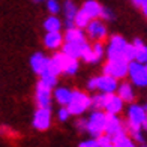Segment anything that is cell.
Masks as SVG:
<instances>
[{"instance_id": "1", "label": "cell", "mask_w": 147, "mask_h": 147, "mask_svg": "<svg viewBox=\"0 0 147 147\" xmlns=\"http://www.w3.org/2000/svg\"><path fill=\"white\" fill-rule=\"evenodd\" d=\"M78 69V62L77 59L69 57L68 54L65 53H59V54H54L50 59V74L51 75H57L60 72H66L72 75L75 74Z\"/></svg>"}, {"instance_id": "2", "label": "cell", "mask_w": 147, "mask_h": 147, "mask_svg": "<svg viewBox=\"0 0 147 147\" xmlns=\"http://www.w3.org/2000/svg\"><path fill=\"white\" fill-rule=\"evenodd\" d=\"M146 119H147L146 108H143L141 105H135V104L129 107L128 108V131L131 135L141 131Z\"/></svg>"}, {"instance_id": "3", "label": "cell", "mask_w": 147, "mask_h": 147, "mask_svg": "<svg viewBox=\"0 0 147 147\" xmlns=\"http://www.w3.org/2000/svg\"><path fill=\"white\" fill-rule=\"evenodd\" d=\"M129 71V62L125 59H117V60H108V63L104 66V74L111 75L114 78H123L128 75Z\"/></svg>"}, {"instance_id": "4", "label": "cell", "mask_w": 147, "mask_h": 147, "mask_svg": "<svg viewBox=\"0 0 147 147\" xmlns=\"http://www.w3.org/2000/svg\"><path fill=\"white\" fill-rule=\"evenodd\" d=\"M92 105V99L83 92H74L71 102L68 104V110L71 114H81Z\"/></svg>"}, {"instance_id": "5", "label": "cell", "mask_w": 147, "mask_h": 147, "mask_svg": "<svg viewBox=\"0 0 147 147\" xmlns=\"http://www.w3.org/2000/svg\"><path fill=\"white\" fill-rule=\"evenodd\" d=\"M105 123H107V114L96 110L92 113V116L87 120V132L92 137H99L102 132H105Z\"/></svg>"}, {"instance_id": "6", "label": "cell", "mask_w": 147, "mask_h": 147, "mask_svg": "<svg viewBox=\"0 0 147 147\" xmlns=\"http://www.w3.org/2000/svg\"><path fill=\"white\" fill-rule=\"evenodd\" d=\"M128 75L131 77L132 83L135 84V86H140V87H144V86H147V71H146V66H144L143 63L137 62V60H132V62H129Z\"/></svg>"}, {"instance_id": "7", "label": "cell", "mask_w": 147, "mask_h": 147, "mask_svg": "<svg viewBox=\"0 0 147 147\" xmlns=\"http://www.w3.org/2000/svg\"><path fill=\"white\" fill-rule=\"evenodd\" d=\"M105 134L110 135L111 140H116L119 137L125 135V129L122 128V122L119 120L116 114L107 113V123H105Z\"/></svg>"}, {"instance_id": "8", "label": "cell", "mask_w": 147, "mask_h": 147, "mask_svg": "<svg viewBox=\"0 0 147 147\" xmlns=\"http://www.w3.org/2000/svg\"><path fill=\"white\" fill-rule=\"evenodd\" d=\"M128 45L126 41L122 36H113L111 42L108 45V50H107V56H108V60H117V59H123V51L125 47Z\"/></svg>"}, {"instance_id": "9", "label": "cell", "mask_w": 147, "mask_h": 147, "mask_svg": "<svg viewBox=\"0 0 147 147\" xmlns=\"http://www.w3.org/2000/svg\"><path fill=\"white\" fill-rule=\"evenodd\" d=\"M51 125V111L47 107H39L33 116V126L38 131H45Z\"/></svg>"}, {"instance_id": "10", "label": "cell", "mask_w": 147, "mask_h": 147, "mask_svg": "<svg viewBox=\"0 0 147 147\" xmlns=\"http://www.w3.org/2000/svg\"><path fill=\"white\" fill-rule=\"evenodd\" d=\"M30 65H32V69L35 71L38 75H41V77L51 75L50 74V59L44 57L41 53H36V54L32 56Z\"/></svg>"}, {"instance_id": "11", "label": "cell", "mask_w": 147, "mask_h": 147, "mask_svg": "<svg viewBox=\"0 0 147 147\" xmlns=\"http://www.w3.org/2000/svg\"><path fill=\"white\" fill-rule=\"evenodd\" d=\"M50 98H51V86H48L44 80H39L36 84L38 107H47V108H50Z\"/></svg>"}, {"instance_id": "12", "label": "cell", "mask_w": 147, "mask_h": 147, "mask_svg": "<svg viewBox=\"0 0 147 147\" xmlns=\"http://www.w3.org/2000/svg\"><path fill=\"white\" fill-rule=\"evenodd\" d=\"M117 78L111 77V75H104L102 77H98V89L104 92V93H113L119 86H117Z\"/></svg>"}, {"instance_id": "13", "label": "cell", "mask_w": 147, "mask_h": 147, "mask_svg": "<svg viewBox=\"0 0 147 147\" xmlns=\"http://www.w3.org/2000/svg\"><path fill=\"white\" fill-rule=\"evenodd\" d=\"M86 29H87V33H89V36H90L92 39H102V38H105V35H107L105 26H104L101 21H98L96 18L92 20Z\"/></svg>"}, {"instance_id": "14", "label": "cell", "mask_w": 147, "mask_h": 147, "mask_svg": "<svg viewBox=\"0 0 147 147\" xmlns=\"http://www.w3.org/2000/svg\"><path fill=\"white\" fill-rule=\"evenodd\" d=\"M122 107H123V99L119 95L116 96V95H113V93H110L108 101H107L104 110L107 113H110V114H117V113L122 111Z\"/></svg>"}, {"instance_id": "15", "label": "cell", "mask_w": 147, "mask_h": 147, "mask_svg": "<svg viewBox=\"0 0 147 147\" xmlns=\"http://www.w3.org/2000/svg\"><path fill=\"white\" fill-rule=\"evenodd\" d=\"M84 45H86V42H83V44H78V42H65L62 50H63L65 54H68L69 57L78 59V57H81V53H83Z\"/></svg>"}, {"instance_id": "16", "label": "cell", "mask_w": 147, "mask_h": 147, "mask_svg": "<svg viewBox=\"0 0 147 147\" xmlns=\"http://www.w3.org/2000/svg\"><path fill=\"white\" fill-rule=\"evenodd\" d=\"M83 11H84L92 20H95V18H98V17H101V14H102V6L99 5L98 2H95V0H87V2L83 5Z\"/></svg>"}, {"instance_id": "17", "label": "cell", "mask_w": 147, "mask_h": 147, "mask_svg": "<svg viewBox=\"0 0 147 147\" xmlns=\"http://www.w3.org/2000/svg\"><path fill=\"white\" fill-rule=\"evenodd\" d=\"M65 38H62V35H60L59 32H48L45 35V39H44V42H45V47L47 48H50V50H56L59 48L60 45H62V41H63Z\"/></svg>"}, {"instance_id": "18", "label": "cell", "mask_w": 147, "mask_h": 147, "mask_svg": "<svg viewBox=\"0 0 147 147\" xmlns=\"http://www.w3.org/2000/svg\"><path fill=\"white\" fill-rule=\"evenodd\" d=\"M65 41L66 42H78V44H83L86 42V39H84V35H83V32L80 27H71L66 30L65 33Z\"/></svg>"}, {"instance_id": "19", "label": "cell", "mask_w": 147, "mask_h": 147, "mask_svg": "<svg viewBox=\"0 0 147 147\" xmlns=\"http://www.w3.org/2000/svg\"><path fill=\"white\" fill-rule=\"evenodd\" d=\"M135 47V60L140 63H147V47L141 42V39H134Z\"/></svg>"}, {"instance_id": "20", "label": "cell", "mask_w": 147, "mask_h": 147, "mask_svg": "<svg viewBox=\"0 0 147 147\" xmlns=\"http://www.w3.org/2000/svg\"><path fill=\"white\" fill-rule=\"evenodd\" d=\"M72 95H74V92H71L69 89H66V87H60L54 92V98H56V101L59 104H62V105H68L71 102V99H72Z\"/></svg>"}, {"instance_id": "21", "label": "cell", "mask_w": 147, "mask_h": 147, "mask_svg": "<svg viewBox=\"0 0 147 147\" xmlns=\"http://www.w3.org/2000/svg\"><path fill=\"white\" fill-rule=\"evenodd\" d=\"M117 93H119V96L122 98L125 102H132L134 101V90L131 87V84H128V83L120 84L117 87Z\"/></svg>"}, {"instance_id": "22", "label": "cell", "mask_w": 147, "mask_h": 147, "mask_svg": "<svg viewBox=\"0 0 147 147\" xmlns=\"http://www.w3.org/2000/svg\"><path fill=\"white\" fill-rule=\"evenodd\" d=\"M63 11H65V17H66V21H74L77 15V8L71 0H66L65 5H63Z\"/></svg>"}, {"instance_id": "23", "label": "cell", "mask_w": 147, "mask_h": 147, "mask_svg": "<svg viewBox=\"0 0 147 147\" xmlns=\"http://www.w3.org/2000/svg\"><path fill=\"white\" fill-rule=\"evenodd\" d=\"M81 57H83V60H86L87 63H96L98 60H99V57L95 54V51H93V47H89L87 44H86L84 48H83Z\"/></svg>"}, {"instance_id": "24", "label": "cell", "mask_w": 147, "mask_h": 147, "mask_svg": "<svg viewBox=\"0 0 147 147\" xmlns=\"http://www.w3.org/2000/svg\"><path fill=\"white\" fill-rule=\"evenodd\" d=\"M90 20H92V18H90V17L81 9V11H78V12H77L75 20H74V21H75V26H77V27L84 29V27H87V26H89Z\"/></svg>"}, {"instance_id": "25", "label": "cell", "mask_w": 147, "mask_h": 147, "mask_svg": "<svg viewBox=\"0 0 147 147\" xmlns=\"http://www.w3.org/2000/svg\"><path fill=\"white\" fill-rule=\"evenodd\" d=\"M108 96H110V93H101V95H96L95 98H92V107L93 108H96V110H101L105 107L107 101H108Z\"/></svg>"}, {"instance_id": "26", "label": "cell", "mask_w": 147, "mask_h": 147, "mask_svg": "<svg viewBox=\"0 0 147 147\" xmlns=\"http://www.w3.org/2000/svg\"><path fill=\"white\" fill-rule=\"evenodd\" d=\"M60 20L56 18V17H50V18H47L45 20V23H44V27L47 32H59L60 30Z\"/></svg>"}, {"instance_id": "27", "label": "cell", "mask_w": 147, "mask_h": 147, "mask_svg": "<svg viewBox=\"0 0 147 147\" xmlns=\"http://www.w3.org/2000/svg\"><path fill=\"white\" fill-rule=\"evenodd\" d=\"M113 144H114V147H135V144H134L126 135L113 140Z\"/></svg>"}, {"instance_id": "28", "label": "cell", "mask_w": 147, "mask_h": 147, "mask_svg": "<svg viewBox=\"0 0 147 147\" xmlns=\"http://www.w3.org/2000/svg\"><path fill=\"white\" fill-rule=\"evenodd\" d=\"M123 59H125V60H128V62H132V60H135V47H134V44H128V45L125 47Z\"/></svg>"}, {"instance_id": "29", "label": "cell", "mask_w": 147, "mask_h": 147, "mask_svg": "<svg viewBox=\"0 0 147 147\" xmlns=\"http://www.w3.org/2000/svg\"><path fill=\"white\" fill-rule=\"evenodd\" d=\"M98 144H99V147H107V146L113 144V140H111L110 135H99L98 137Z\"/></svg>"}, {"instance_id": "30", "label": "cell", "mask_w": 147, "mask_h": 147, "mask_svg": "<svg viewBox=\"0 0 147 147\" xmlns=\"http://www.w3.org/2000/svg\"><path fill=\"white\" fill-rule=\"evenodd\" d=\"M47 8H48V11L51 12V14H57V12L60 11V6H59V3L56 2V0H48V2H47Z\"/></svg>"}, {"instance_id": "31", "label": "cell", "mask_w": 147, "mask_h": 147, "mask_svg": "<svg viewBox=\"0 0 147 147\" xmlns=\"http://www.w3.org/2000/svg\"><path fill=\"white\" fill-rule=\"evenodd\" d=\"M78 147H99V144H98V140H86V141L80 143Z\"/></svg>"}, {"instance_id": "32", "label": "cell", "mask_w": 147, "mask_h": 147, "mask_svg": "<svg viewBox=\"0 0 147 147\" xmlns=\"http://www.w3.org/2000/svg\"><path fill=\"white\" fill-rule=\"evenodd\" d=\"M69 114H71V113H69L68 108H60V110H59V120L65 122V120H68Z\"/></svg>"}, {"instance_id": "33", "label": "cell", "mask_w": 147, "mask_h": 147, "mask_svg": "<svg viewBox=\"0 0 147 147\" xmlns=\"http://www.w3.org/2000/svg\"><path fill=\"white\" fill-rule=\"evenodd\" d=\"M93 51H95V54L101 59L102 57V53H104V48H102L101 44H95V45H93Z\"/></svg>"}, {"instance_id": "34", "label": "cell", "mask_w": 147, "mask_h": 147, "mask_svg": "<svg viewBox=\"0 0 147 147\" xmlns=\"http://www.w3.org/2000/svg\"><path fill=\"white\" fill-rule=\"evenodd\" d=\"M87 87H89L90 90H95V89H98V78H92V80H89Z\"/></svg>"}, {"instance_id": "35", "label": "cell", "mask_w": 147, "mask_h": 147, "mask_svg": "<svg viewBox=\"0 0 147 147\" xmlns=\"http://www.w3.org/2000/svg\"><path fill=\"white\" fill-rule=\"evenodd\" d=\"M101 17H102V18H105V20H111V18H113V12H111L110 9L102 8V14H101Z\"/></svg>"}, {"instance_id": "36", "label": "cell", "mask_w": 147, "mask_h": 147, "mask_svg": "<svg viewBox=\"0 0 147 147\" xmlns=\"http://www.w3.org/2000/svg\"><path fill=\"white\" fill-rule=\"evenodd\" d=\"M77 126H78V129H81V131H87V122H86V120H78Z\"/></svg>"}, {"instance_id": "37", "label": "cell", "mask_w": 147, "mask_h": 147, "mask_svg": "<svg viewBox=\"0 0 147 147\" xmlns=\"http://www.w3.org/2000/svg\"><path fill=\"white\" fill-rule=\"evenodd\" d=\"M132 3L140 6V8L143 9V8H146V6H147V0H132Z\"/></svg>"}, {"instance_id": "38", "label": "cell", "mask_w": 147, "mask_h": 147, "mask_svg": "<svg viewBox=\"0 0 147 147\" xmlns=\"http://www.w3.org/2000/svg\"><path fill=\"white\" fill-rule=\"evenodd\" d=\"M143 129H146V131H147V119H146V122L143 123Z\"/></svg>"}, {"instance_id": "39", "label": "cell", "mask_w": 147, "mask_h": 147, "mask_svg": "<svg viewBox=\"0 0 147 147\" xmlns=\"http://www.w3.org/2000/svg\"><path fill=\"white\" fill-rule=\"evenodd\" d=\"M107 147H114V144H110V146H107Z\"/></svg>"}, {"instance_id": "40", "label": "cell", "mask_w": 147, "mask_h": 147, "mask_svg": "<svg viewBox=\"0 0 147 147\" xmlns=\"http://www.w3.org/2000/svg\"><path fill=\"white\" fill-rule=\"evenodd\" d=\"M146 114H147V105H146Z\"/></svg>"}, {"instance_id": "41", "label": "cell", "mask_w": 147, "mask_h": 147, "mask_svg": "<svg viewBox=\"0 0 147 147\" xmlns=\"http://www.w3.org/2000/svg\"><path fill=\"white\" fill-rule=\"evenodd\" d=\"M35 2H42V0H35Z\"/></svg>"}, {"instance_id": "42", "label": "cell", "mask_w": 147, "mask_h": 147, "mask_svg": "<svg viewBox=\"0 0 147 147\" xmlns=\"http://www.w3.org/2000/svg\"><path fill=\"white\" fill-rule=\"evenodd\" d=\"M144 66H146V71H147V63H146V65H144Z\"/></svg>"}, {"instance_id": "43", "label": "cell", "mask_w": 147, "mask_h": 147, "mask_svg": "<svg viewBox=\"0 0 147 147\" xmlns=\"http://www.w3.org/2000/svg\"><path fill=\"white\" fill-rule=\"evenodd\" d=\"M143 147H146V146H143Z\"/></svg>"}]
</instances>
